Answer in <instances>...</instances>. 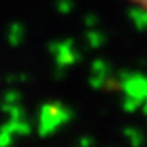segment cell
<instances>
[{"label": "cell", "instance_id": "1", "mask_svg": "<svg viewBox=\"0 0 147 147\" xmlns=\"http://www.w3.org/2000/svg\"><path fill=\"white\" fill-rule=\"evenodd\" d=\"M132 7H135L137 10H140V12H144L147 15V0H127Z\"/></svg>", "mask_w": 147, "mask_h": 147}]
</instances>
